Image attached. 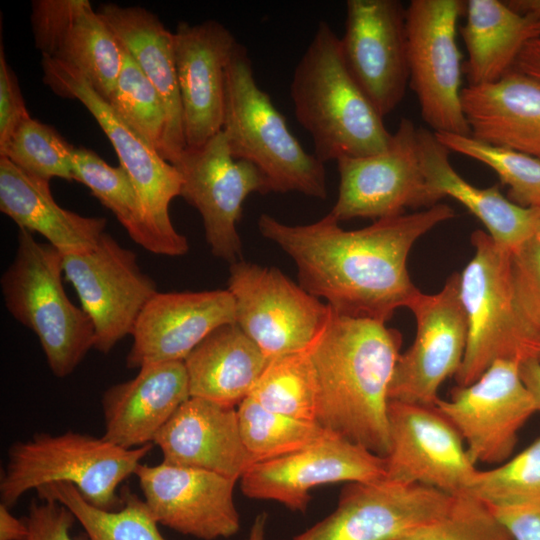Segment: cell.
I'll use <instances>...</instances> for the list:
<instances>
[{
	"instance_id": "cell-44",
	"label": "cell",
	"mask_w": 540,
	"mask_h": 540,
	"mask_svg": "<svg viewBox=\"0 0 540 540\" xmlns=\"http://www.w3.org/2000/svg\"><path fill=\"white\" fill-rule=\"evenodd\" d=\"M493 510L507 527L514 540H540V504Z\"/></svg>"
},
{
	"instance_id": "cell-39",
	"label": "cell",
	"mask_w": 540,
	"mask_h": 540,
	"mask_svg": "<svg viewBox=\"0 0 540 540\" xmlns=\"http://www.w3.org/2000/svg\"><path fill=\"white\" fill-rule=\"evenodd\" d=\"M74 148L53 127L30 118L15 131L0 157L47 181L54 177L73 181Z\"/></svg>"
},
{
	"instance_id": "cell-25",
	"label": "cell",
	"mask_w": 540,
	"mask_h": 540,
	"mask_svg": "<svg viewBox=\"0 0 540 540\" xmlns=\"http://www.w3.org/2000/svg\"><path fill=\"white\" fill-rule=\"evenodd\" d=\"M188 398L184 361L142 366L134 378L114 384L104 392L102 437L124 449L152 444Z\"/></svg>"
},
{
	"instance_id": "cell-4",
	"label": "cell",
	"mask_w": 540,
	"mask_h": 540,
	"mask_svg": "<svg viewBox=\"0 0 540 540\" xmlns=\"http://www.w3.org/2000/svg\"><path fill=\"white\" fill-rule=\"evenodd\" d=\"M222 131L233 158L254 164L271 192L327 198L324 163L303 148L258 86L247 49L240 43L227 67Z\"/></svg>"
},
{
	"instance_id": "cell-43",
	"label": "cell",
	"mask_w": 540,
	"mask_h": 540,
	"mask_svg": "<svg viewBox=\"0 0 540 540\" xmlns=\"http://www.w3.org/2000/svg\"><path fill=\"white\" fill-rule=\"evenodd\" d=\"M31 116L15 72L6 60L3 44L0 45V151L7 145L15 131Z\"/></svg>"
},
{
	"instance_id": "cell-7",
	"label": "cell",
	"mask_w": 540,
	"mask_h": 540,
	"mask_svg": "<svg viewBox=\"0 0 540 540\" xmlns=\"http://www.w3.org/2000/svg\"><path fill=\"white\" fill-rule=\"evenodd\" d=\"M471 243L475 253L460 274L468 339L463 362L454 376L459 386L473 383L496 360L521 362L536 356L538 344L526 330L515 306L512 250L482 230L472 233Z\"/></svg>"
},
{
	"instance_id": "cell-41",
	"label": "cell",
	"mask_w": 540,
	"mask_h": 540,
	"mask_svg": "<svg viewBox=\"0 0 540 540\" xmlns=\"http://www.w3.org/2000/svg\"><path fill=\"white\" fill-rule=\"evenodd\" d=\"M511 282L518 315L540 342V240L535 236L511 253Z\"/></svg>"
},
{
	"instance_id": "cell-19",
	"label": "cell",
	"mask_w": 540,
	"mask_h": 540,
	"mask_svg": "<svg viewBox=\"0 0 540 540\" xmlns=\"http://www.w3.org/2000/svg\"><path fill=\"white\" fill-rule=\"evenodd\" d=\"M351 75L384 118L409 83L406 10L397 0H348L343 37Z\"/></svg>"
},
{
	"instance_id": "cell-34",
	"label": "cell",
	"mask_w": 540,
	"mask_h": 540,
	"mask_svg": "<svg viewBox=\"0 0 540 540\" xmlns=\"http://www.w3.org/2000/svg\"><path fill=\"white\" fill-rule=\"evenodd\" d=\"M249 396L272 412L316 422L317 385L306 351L270 359Z\"/></svg>"
},
{
	"instance_id": "cell-30",
	"label": "cell",
	"mask_w": 540,
	"mask_h": 540,
	"mask_svg": "<svg viewBox=\"0 0 540 540\" xmlns=\"http://www.w3.org/2000/svg\"><path fill=\"white\" fill-rule=\"evenodd\" d=\"M269 361L236 322L224 324L184 359L190 397L237 407L251 394Z\"/></svg>"
},
{
	"instance_id": "cell-49",
	"label": "cell",
	"mask_w": 540,
	"mask_h": 540,
	"mask_svg": "<svg viewBox=\"0 0 540 540\" xmlns=\"http://www.w3.org/2000/svg\"><path fill=\"white\" fill-rule=\"evenodd\" d=\"M266 523V513L258 514L251 525L247 540H266Z\"/></svg>"
},
{
	"instance_id": "cell-9",
	"label": "cell",
	"mask_w": 540,
	"mask_h": 540,
	"mask_svg": "<svg viewBox=\"0 0 540 540\" xmlns=\"http://www.w3.org/2000/svg\"><path fill=\"white\" fill-rule=\"evenodd\" d=\"M465 2L412 0L406 9L409 85L434 133L470 135L461 102L456 25Z\"/></svg>"
},
{
	"instance_id": "cell-1",
	"label": "cell",
	"mask_w": 540,
	"mask_h": 540,
	"mask_svg": "<svg viewBox=\"0 0 540 540\" xmlns=\"http://www.w3.org/2000/svg\"><path fill=\"white\" fill-rule=\"evenodd\" d=\"M454 217L450 206L438 203L347 231L330 213L306 225L263 213L258 229L293 259L299 285L308 293L326 299L340 315L386 323L420 292L407 268L414 243Z\"/></svg>"
},
{
	"instance_id": "cell-33",
	"label": "cell",
	"mask_w": 540,
	"mask_h": 540,
	"mask_svg": "<svg viewBox=\"0 0 540 540\" xmlns=\"http://www.w3.org/2000/svg\"><path fill=\"white\" fill-rule=\"evenodd\" d=\"M72 171L74 180L90 189L135 243L159 255L158 244L147 225L136 189L122 166H111L95 152L82 147L73 150Z\"/></svg>"
},
{
	"instance_id": "cell-16",
	"label": "cell",
	"mask_w": 540,
	"mask_h": 540,
	"mask_svg": "<svg viewBox=\"0 0 540 540\" xmlns=\"http://www.w3.org/2000/svg\"><path fill=\"white\" fill-rule=\"evenodd\" d=\"M385 478L466 493L477 472L464 440L436 406L389 400Z\"/></svg>"
},
{
	"instance_id": "cell-29",
	"label": "cell",
	"mask_w": 540,
	"mask_h": 540,
	"mask_svg": "<svg viewBox=\"0 0 540 540\" xmlns=\"http://www.w3.org/2000/svg\"><path fill=\"white\" fill-rule=\"evenodd\" d=\"M0 210L20 229L37 232L62 255L94 248L105 233L106 219L62 208L49 181L33 176L0 157Z\"/></svg>"
},
{
	"instance_id": "cell-42",
	"label": "cell",
	"mask_w": 540,
	"mask_h": 540,
	"mask_svg": "<svg viewBox=\"0 0 540 540\" xmlns=\"http://www.w3.org/2000/svg\"><path fill=\"white\" fill-rule=\"evenodd\" d=\"M39 500L31 502L23 517L27 534L22 540H88L72 537L70 532L76 519L69 509L55 501Z\"/></svg>"
},
{
	"instance_id": "cell-3",
	"label": "cell",
	"mask_w": 540,
	"mask_h": 540,
	"mask_svg": "<svg viewBox=\"0 0 540 540\" xmlns=\"http://www.w3.org/2000/svg\"><path fill=\"white\" fill-rule=\"evenodd\" d=\"M290 96L313 154L324 164L373 155L390 142L392 133L348 70L340 37L327 21L318 23L294 69Z\"/></svg>"
},
{
	"instance_id": "cell-21",
	"label": "cell",
	"mask_w": 540,
	"mask_h": 540,
	"mask_svg": "<svg viewBox=\"0 0 540 540\" xmlns=\"http://www.w3.org/2000/svg\"><path fill=\"white\" fill-rule=\"evenodd\" d=\"M239 42L216 20L178 23L174 57L186 148H198L222 131L226 73Z\"/></svg>"
},
{
	"instance_id": "cell-23",
	"label": "cell",
	"mask_w": 540,
	"mask_h": 540,
	"mask_svg": "<svg viewBox=\"0 0 540 540\" xmlns=\"http://www.w3.org/2000/svg\"><path fill=\"white\" fill-rule=\"evenodd\" d=\"M235 321L228 289L157 292L144 306L131 333L128 368L184 361L216 328Z\"/></svg>"
},
{
	"instance_id": "cell-2",
	"label": "cell",
	"mask_w": 540,
	"mask_h": 540,
	"mask_svg": "<svg viewBox=\"0 0 540 540\" xmlns=\"http://www.w3.org/2000/svg\"><path fill=\"white\" fill-rule=\"evenodd\" d=\"M401 345V333L385 323L330 308L306 350L317 385L316 423L385 457L389 386Z\"/></svg>"
},
{
	"instance_id": "cell-50",
	"label": "cell",
	"mask_w": 540,
	"mask_h": 540,
	"mask_svg": "<svg viewBox=\"0 0 540 540\" xmlns=\"http://www.w3.org/2000/svg\"><path fill=\"white\" fill-rule=\"evenodd\" d=\"M535 209H536V215H537L535 237L538 240H540V208H535Z\"/></svg>"
},
{
	"instance_id": "cell-28",
	"label": "cell",
	"mask_w": 540,
	"mask_h": 540,
	"mask_svg": "<svg viewBox=\"0 0 540 540\" xmlns=\"http://www.w3.org/2000/svg\"><path fill=\"white\" fill-rule=\"evenodd\" d=\"M417 137L421 168L437 203L444 197L457 200L483 223L498 244L512 251L535 236V208L512 202L498 185L479 188L461 177L450 163L449 150L434 132L419 128Z\"/></svg>"
},
{
	"instance_id": "cell-37",
	"label": "cell",
	"mask_w": 540,
	"mask_h": 540,
	"mask_svg": "<svg viewBox=\"0 0 540 540\" xmlns=\"http://www.w3.org/2000/svg\"><path fill=\"white\" fill-rule=\"evenodd\" d=\"M467 493L493 509L540 504V437L497 467L477 470Z\"/></svg>"
},
{
	"instance_id": "cell-45",
	"label": "cell",
	"mask_w": 540,
	"mask_h": 540,
	"mask_svg": "<svg viewBox=\"0 0 540 540\" xmlns=\"http://www.w3.org/2000/svg\"><path fill=\"white\" fill-rule=\"evenodd\" d=\"M513 69L540 81V37L531 38L524 44Z\"/></svg>"
},
{
	"instance_id": "cell-26",
	"label": "cell",
	"mask_w": 540,
	"mask_h": 540,
	"mask_svg": "<svg viewBox=\"0 0 540 540\" xmlns=\"http://www.w3.org/2000/svg\"><path fill=\"white\" fill-rule=\"evenodd\" d=\"M97 12L161 97L167 124L160 155L173 164L186 149L173 33L143 7L106 3Z\"/></svg>"
},
{
	"instance_id": "cell-17",
	"label": "cell",
	"mask_w": 540,
	"mask_h": 540,
	"mask_svg": "<svg viewBox=\"0 0 540 540\" xmlns=\"http://www.w3.org/2000/svg\"><path fill=\"white\" fill-rule=\"evenodd\" d=\"M384 478V457L327 431L298 451L253 464L240 478V486L248 498L275 501L304 513L315 487Z\"/></svg>"
},
{
	"instance_id": "cell-51",
	"label": "cell",
	"mask_w": 540,
	"mask_h": 540,
	"mask_svg": "<svg viewBox=\"0 0 540 540\" xmlns=\"http://www.w3.org/2000/svg\"><path fill=\"white\" fill-rule=\"evenodd\" d=\"M534 37H540V21L536 23L533 29Z\"/></svg>"
},
{
	"instance_id": "cell-6",
	"label": "cell",
	"mask_w": 540,
	"mask_h": 540,
	"mask_svg": "<svg viewBox=\"0 0 540 540\" xmlns=\"http://www.w3.org/2000/svg\"><path fill=\"white\" fill-rule=\"evenodd\" d=\"M152 444L121 448L104 437L68 431L35 434L13 443L0 479L1 503L9 508L28 491L55 482L74 485L92 505L105 510L122 506L119 485L135 475Z\"/></svg>"
},
{
	"instance_id": "cell-15",
	"label": "cell",
	"mask_w": 540,
	"mask_h": 540,
	"mask_svg": "<svg viewBox=\"0 0 540 540\" xmlns=\"http://www.w3.org/2000/svg\"><path fill=\"white\" fill-rule=\"evenodd\" d=\"M519 365L517 360H496L473 383L458 385L449 399L436 403L462 436L475 464L508 460L518 432L537 412Z\"/></svg>"
},
{
	"instance_id": "cell-46",
	"label": "cell",
	"mask_w": 540,
	"mask_h": 540,
	"mask_svg": "<svg viewBox=\"0 0 540 540\" xmlns=\"http://www.w3.org/2000/svg\"><path fill=\"white\" fill-rule=\"evenodd\" d=\"M520 375L530 391L537 412H540V360L536 356L528 357L520 362Z\"/></svg>"
},
{
	"instance_id": "cell-8",
	"label": "cell",
	"mask_w": 540,
	"mask_h": 540,
	"mask_svg": "<svg viewBox=\"0 0 540 540\" xmlns=\"http://www.w3.org/2000/svg\"><path fill=\"white\" fill-rule=\"evenodd\" d=\"M42 69L43 82L57 95L81 102L108 137L136 189L159 255H185L188 240L174 228L169 215L171 201L181 193L177 168L130 127L78 70L44 56Z\"/></svg>"
},
{
	"instance_id": "cell-48",
	"label": "cell",
	"mask_w": 540,
	"mask_h": 540,
	"mask_svg": "<svg viewBox=\"0 0 540 540\" xmlns=\"http://www.w3.org/2000/svg\"><path fill=\"white\" fill-rule=\"evenodd\" d=\"M513 10L521 15L530 16L540 21V0L505 1Z\"/></svg>"
},
{
	"instance_id": "cell-35",
	"label": "cell",
	"mask_w": 540,
	"mask_h": 540,
	"mask_svg": "<svg viewBox=\"0 0 540 540\" xmlns=\"http://www.w3.org/2000/svg\"><path fill=\"white\" fill-rule=\"evenodd\" d=\"M237 414L243 443L254 464L298 451L327 432L316 422L267 410L250 396L237 406Z\"/></svg>"
},
{
	"instance_id": "cell-36",
	"label": "cell",
	"mask_w": 540,
	"mask_h": 540,
	"mask_svg": "<svg viewBox=\"0 0 540 540\" xmlns=\"http://www.w3.org/2000/svg\"><path fill=\"white\" fill-rule=\"evenodd\" d=\"M449 151L475 159L494 170L508 186V198L526 208H540V159L478 140L471 135L434 133Z\"/></svg>"
},
{
	"instance_id": "cell-47",
	"label": "cell",
	"mask_w": 540,
	"mask_h": 540,
	"mask_svg": "<svg viewBox=\"0 0 540 540\" xmlns=\"http://www.w3.org/2000/svg\"><path fill=\"white\" fill-rule=\"evenodd\" d=\"M27 534L24 518L15 517L5 504H0V540H22Z\"/></svg>"
},
{
	"instance_id": "cell-32",
	"label": "cell",
	"mask_w": 540,
	"mask_h": 540,
	"mask_svg": "<svg viewBox=\"0 0 540 540\" xmlns=\"http://www.w3.org/2000/svg\"><path fill=\"white\" fill-rule=\"evenodd\" d=\"M36 492L39 499L55 501L69 509L88 540H166L145 501L129 490L122 495V506L115 510L92 505L70 483H50Z\"/></svg>"
},
{
	"instance_id": "cell-22",
	"label": "cell",
	"mask_w": 540,
	"mask_h": 540,
	"mask_svg": "<svg viewBox=\"0 0 540 540\" xmlns=\"http://www.w3.org/2000/svg\"><path fill=\"white\" fill-rule=\"evenodd\" d=\"M31 26L42 56L78 70L109 99L123 64V48L88 0H35Z\"/></svg>"
},
{
	"instance_id": "cell-20",
	"label": "cell",
	"mask_w": 540,
	"mask_h": 540,
	"mask_svg": "<svg viewBox=\"0 0 540 540\" xmlns=\"http://www.w3.org/2000/svg\"><path fill=\"white\" fill-rule=\"evenodd\" d=\"M135 475L158 524L202 540L230 538L240 530L233 499L236 481L163 461L141 463Z\"/></svg>"
},
{
	"instance_id": "cell-5",
	"label": "cell",
	"mask_w": 540,
	"mask_h": 540,
	"mask_svg": "<svg viewBox=\"0 0 540 540\" xmlns=\"http://www.w3.org/2000/svg\"><path fill=\"white\" fill-rule=\"evenodd\" d=\"M63 277V255L19 228L16 254L0 280L4 304L37 336L51 372L59 378L69 376L95 343L93 324L68 298Z\"/></svg>"
},
{
	"instance_id": "cell-27",
	"label": "cell",
	"mask_w": 540,
	"mask_h": 540,
	"mask_svg": "<svg viewBox=\"0 0 540 540\" xmlns=\"http://www.w3.org/2000/svg\"><path fill=\"white\" fill-rule=\"evenodd\" d=\"M461 102L470 135L540 159V81L510 70L499 80L466 86Z\"/></svg>"
},
{
	"instance_id": "cell-13",
	"label": "cell",
	"mask_w": 540,
	"mask_h": 540,
	"mask_svg": "<svg viewBox=\"0 0 540 540\" xmlns=\"http://www.w3.org/2000/svg\"><path fill=\"white\" fill-rule=\"evenodd\" d=\"M417 134L413 122L402 118L383 151L336 161L339 189L329 213L339 223L353 218H390L409 208L438 204L421 168Z\"/></svg>"
},
{
	"instance_id": "cell-14",
	"label": "cell",
	"mask_w": 540,
	"mask_h": 540,
	"mask_svg": "<svg viewBox=\"0 0 540 540\" xmlns=\"http://www.w3.org/2000/svg\"><path fill=\"white\" fill-rule=\"evenodd\" d=\"M408 308L416 320V335L398 357L389 400L436 406L441 385L457 374L467 346L468 322L460 296V274L452 273L435 294L420 291Z\"/></svg>"
},
{
	"instance_id": "cell-31",
	"label": "cell",
	"mask_w": 540,
	"mask_h": 540,
	"mask_svg": "<svg viewBox=\"0 0 540 540\" xmlns=\"http://www.w3.org/2000/svg\"><path fill=\"white\" fill-rule=\"evenodd\" d=\"M461 34L467 50L464 72L468 86L493 83L513 69L524 46L534 38L535 18L521 15L505 1H465Z\"/></svg>"
},
{
	"instance_id": "cell-40",
	"label": "cell",
	"mask_w": 540,
	"mask_h": 540,
	"mask_svg": "<svg viewBox=\"0 0 540 540\" xmlns=\"http://www.w3.org/2000/svg\"><path fill=\"white\" fill-rule=\"evenodd\" d=\"M394 540H514L495 511L469 493L454 496L450 507L434 520Z\"/></svg>"
},
{
	"instance_id": "cell-24",
	"label": "cell",
	"mask_w": 540,
	"mask_h": 540,
	"mask_svg": "<svg viewBox=\"0 0 540 540\" xmlns=\"http://www.w3.org/2000/svg\"><path fill=\"white\" fill-rule=\"evenodd\" d=\"M163 462L214 472L237 482L254 464L240 432L237 407L188 398L157 434Z\"/></svg>"
},
{
	"instance_id": "cell-10",
	"label": "cell",
	"mask_w": 540,
	"mask_h": 540,
	"mask_svg": "<svg viewBox=\"0 0 540 540\" xmlns=\"http://www.w3.org/2000/svg\"><path fill=\"white\" fill-rule=\"evenodd\" d=\"M227 289L236 323L269 359L306 351L330 314L328 304L274 267L232 263Z\"/></svg>"
},
{
	"instance_id": "cell-52",
	"label": "cell",
	"mask_w": 540,
	"mask_h": 540,
	"mask_svg": "<svg viewBox=\"0 0 540 540\" xmlns=\"http://www.w3.org/2000/svg\"><path fill=\"white\" fill-rule=\"evenodd\" d=\"M536 356L540 360V342L536 346Z\"/></svg>"
},
{
	"instance_id": "cell-12",
	"label": "cell",
	"mask_w": 540,
	"mask_h": 540,
	"mask_svg": "<svg viewBox=\"0 0 540 540\" xmlns=\"http://www.w3.org/2000/svg\"><path fill=\"white\" fill-rule=\"evenodd\" d=\"M63 271L93 324L94 349L104 354L131 335L142 309L158 292L136 254L106 232L94 248L63 255Z\"/></svg>"
},
{
	"instance_id": "cell-18",
	"label": "cell",
	"mask_w": 540,
	"mask_h": 540,
	"mask_svg": "<svg viewBox=\"0 0 540 540\" xmlns=\"http://www.w3.org/2000/svg\"><path fill=\"white\" fill-rule=\"evenodd\" d=\"M453 498L430 486L386 478L349 483L331 514L291 540H394L442 515Z\"/></svg>"
},
{
	"instance_id": "cell-38",
	"label": "cell",
	"mask_w": 540,
	"mask_h": 540,
	"mask_svg": "<svg viewBox=\"0 0 540 540\" xmlns=\"http://www.w3.org/2000/svg\"><path fill=\"white\" fill-rule=\"evenodd\" d=\"M107 102L160 154L167 124L163 102L153 84L124 48L122 68Z\"/></svg>"
},
{
	"instance_id": "cell-11",
	"label": "cell",
	"mask_w": 540,
	"mask_h": 540,
	"mask_svg": "<svg viewBox=\"0 0 540 540\" xmlns=\"http://www.w3.org/2000/svg\"><path fill=\"white\" fill-rule=\"evenodd\" d=\"M173 165L182 178L180 196L201 215L211 253L230 264L242 260L237 225L252 193L270 187L252 163L233 158L223 131L198 148H186Z\"/></svg>"
}]
</instances>
